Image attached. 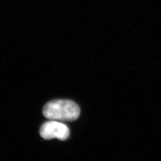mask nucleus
<instances>
[{
  "instance_id": "f257e3e1",
  "label": "nucleus",
  "mask_w": 161,
  "mask_h": 161,
  "mask_svg": "<svg viewBox=\"0 0 161 161\" xmlns=\"http://www.w3.org/2000/svg\"><path fill=\"white\" fill-rule=\"evenodd\" d=\"M80 108L77 104L69 100H56L44 106L42 113L50 120L74 121L80 115Z\"/></svg>"
},
{
  "instance_id": "f03ea898",
  "label": "nucleus",
  "mask_w": 161,
  "mask_h": 161,
  "mask_svg": "<svg viewBox=\"0 0 161 161\" xmlns=\"http://www.w3.org/2000/svg\"><path fill=\"white\" fill-rule=\"evenodd\" d=\"M40 133L41 136L45 140L57 138L64 141L69 138L70 130L69 128L63 123L50 120L42 125Z\"/></svg>"
}]
</instances>
